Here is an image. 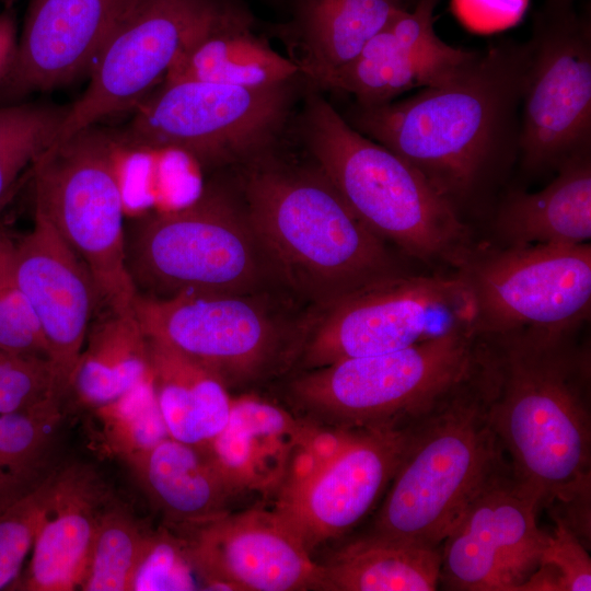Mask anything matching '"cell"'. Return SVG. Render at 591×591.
Instances as JSON below:
<instances>
[{
    "instance_id": "obj_32",
    "label": "cell",
    "mask_w": 591,
    "mask_h": 591,
    "mask_svg": "<svg viewBox=\"0 0 591 591\" xmlns=\"http://www.w3.org/2000/svg\"><path fill=\"white\" fill-rule=\"evenodd\" d=\"M68 111L47 103L0 106V207L23 171L54 143Z\"/></svg>"
},
{
    "instance_id": "obj_39",
    "label": "cell",
    "mask_w": 591,
    "mask_h": 591,
    "mask_svg": "<svg viewBox=\"0 0 591 591\" xmlns=\"http://www.w3.org/2000/svg\"><path fill=\"white\" fill-rule=\"evenodd\" d=\"M529 0H452L454 13L474 30H496L514 24Z\"/></svg>"
},
{
    "instance_id": "obj_1",
    "label": "cell",
    "mask_w": 591,
    "mask_h": 591,
    "mask_svg": "<svg viewBox=\"0 0 591 591\" xmlns=\"http://www.w3.org/2000/svg\"><path fill=\"white\" fill-rule=\"evenodd\" d=\"M586 327L526 328L483 338L487 413L514 477L590 537V348ZM558 514V513H557Z\"/></svg>"
},
{
    "instance_id": "obj_29",
    "label": "cell",
    "mask_w": 591,
    "mask_h": 591,
    "mask_svg": "<svg viewBox=\"0 0 591 591\" xmlns=\"http://www.w3.org/2000/svg\"><path fill=\"white\" fill-rule=\"evenodd\" d=\"M441 554L433 547L374 533L348 543L324 563L328 591H433Z\"/></svg>"
},
{
    "instance_id": "obj_31",
    "label": "cell",
    "mask_w": 591,
    "mask_h": 591,
    "mask_svg": "<svg viewBox=\"0 0 591 591\" xmlns=\"http://www.w3.org/2000/svg\"><path fill=\"white\" fill-rule=\"evenodd\" d=\"M97 426V442L111 456L126 462L169 438L151 373L119 397L91 409Z\"/></svg>"
},
{
    "instance_id": "obj_5",
    "label": "cell",
    "mask_w": 591,
    "mask_h": 591,
    "mask_svg": "<svg viewBox=\"0 0 591 591\" xmlns=\"http://www.w3.org/2000/svg\"><path fill=\"white\" fill-rule=\"evenodd\" d=\"M508 465L478 360L471 378L414 419L371 533L440 547L471 500Z\"/></svg>"
},
{
    "instance_id": "obj_42",
    "label": "cell",
    "mask_w": 591,
    "mask_h": 591,
    "mask_svg": "<svg viewBox=\"0 0 591 591\" xmlns=\"http://www.w3.org/2000/svg\"><path fill=\"white\" fill-rule=\"evenodd\" d=\"M577 0H545L542 11L547 13H564L573 10Z\"/></svg>"
},
{
    "instance_id": "obj_43",
    "label": "cell",
    "mask_w": 591,
    "mask_h": 591,
    "mask_svg": "<svg viewBox=\"0 0 591 591\" xmlns=\"http://www.w3.org/2000/svg\"><path fill=\"white\" fill-rule=\"evenodd\" d=\"M401 3L406 8V9H410L412 7H414V4L418 1V0H399Z\"/></svg>"
},
{
    "instance_id": "obj_18",
    "label": "cell",
    "mask_w": 591,
    "mask_h": 591,
    "mask_svg": "<svg viewBox=\"0 0 591 591\" xmlns=\"http://www.w3.org/2000/svg\"><path fill=\"white\" fill-rule=\"evenodd\" d=\"M14 263L65 402L90 324L101 309L99 290L84 263L37 211L32 229L14 240Z\"/></svg>"
},
{
    "instance_id": "obj_30",
    "label": "cell",
    "mask_w": 591,
    "mask_h": 591,
    "mask_svg": "<svg viewBox=\"0 0 591 591\" xmlns=\"http://www.w3.org/2000/svg\"><path fill=\"white\" fill-rule=\"evenodd\" d=\"M149 531L126 505L115 498L100 522L79 589L130 591Z\"/></svg>"
},
{
    "instance_id": "obj_21",
    "label": "cell",
    "mask_w": 591,
    "mask_h": 591,
    "mask_svg": "<svg viewBox=\"0 0 591 591\" xmlns=\"http://www.w3.org/2000/svg\"><path fill=\"white\" fill-rule=\"evenodd\" d=\"M113 490L91 465L55 468L53 490L39 523L20 590L71 591L80 588Z\"/></svg>"
},
{
    "instance_id": "obj_11",
    "label": "cell",
    "mask_w": 591,
    "mask_h": 591,
    "mask_svg": "<svg viewBox=\"0 0 591 591\" xmlns=\"http://www.w3.org/2000/svg\"><path fill=\"white\" fill-rule=\"evenodd\" d=\"M324 310L303 351V363L310 370L472 328L475 316L473 297L456 271L393 276Z\"/></svg>"
},
{
    "instance_id": "obj_4",
    "label": "cell",
    "mask_w": 591,
    "mask_h": 591,
    "mask_svg": "<svg viewBox=\"0 0 591 591\" xmlns=\"http://www.w3.org/2000/svg\"><path fill=\"white\" fill-rule=\"evenodd\" d=\"M291 130L354 215L407 257L455 271L477 245L459 211L413 165L351 127L322 90L309 84Z\"/></svg>"
},
{
    "instance_id": "obj_16",
    "label": "cell",
    "mask_w": 591,
    "mask_h": 591,
    "mask_svg": "<svg viewBox=\"0 0 591 591\" xmlns=\"http://www.w3.org/2000/svg\"><path fill=\"white\" fill-rule=\"evenodd\" d=\"M413 421L359 429L340 453L309 477L279 488L274 511L310 554L370 511L401 463Z\"/></svg>"
},
{
    "instance_id": "obj_22",
    "label": "cell",
    "mask_w": 591,
    "mask_h": 591,
    "mask_svg": "<svg viewBox=\"0 0 591 591\" xmlns=\"http://www.w3.org/2000/svg\"><path fill=\"white\" fill-rule=\"evenodd\" d=\"M317 425L255 396L232 398L228 422L205 447L232 493L279 489L296 451Z\"/></svg>"
},
{
    "instance_id": "obj_34",
    "label": "cell",
    "mask_w": 591,
    "mask_h": 591,
    "mask_svg": "<svg viewBox=\"0 0 591 591\" xmlns=\"http://www.w3.org/2000/svg\"><path fill=\"white\" fill-rule=\"evenodd\" d=\"M55 468L0 511V590L13 584L33 547L49 501Z\"/></svg>"
},
{
    "instance_id": "obj_15",
    "label": "cell",
    "mask_w": 591,
    "mask_h": 591,
    "mask_svg": "<svg viewBox=\"0 0 591 591\" xmlns=\"http://www.w3.org/2000/svg\"><path fill=\"white\" fill-rule=\"evenodd\" d=\"M536 496L510 465L489 479L440 545L441 583L459 591H519L535 571L548 534Z\"/></svg>"
},
{
    "instance_id": "obj_33",
    "label": "cell",
    "mask_w": 591,
    "mask_h": 591,
    "mask_svg": "<svg viewBox=\"0 0 591 591\" xmlns=\"http://www.w3.org/2000/svg\"><path fill=\"white\" fill-rule=\"evenodd\" d=\"M61 417V404L0 414V473L26 484L39 480Z\"/></svg>"
},
{
    "instance_id": "obj_28",
    "label": "cell",
    "mask_w": 591,
    "mask_h": 591,
    "mask_svg": "<svg viewBox=\"0 0 591 591\" xmlns=\"http://www.w3.org/2000/svg\"><path fill=\"white\" fill-rule=\"evenodd\" d=\"M149 376L148 340L134 310L101 309L90 324L67 397L93 409Z\"/></svg>"
},
{
    "instance_id": "obj_27",
    "label": "cell",
    "mask_w": 591,
    "mask_h": 591,
    "mask_svg": "<svg viewBox=\"0 0 591 591\" xmlns=\"http://www.w3.org/2000/svg\"><path fill=\"white\" fill-rule=\"evenodd\" d=\"M147 340L151 380L169 436L205 447L228 422L232 406L228 387L169 344L150 336Z\"/></svg>"
},
{
    "instance_id": "obj_2",
    "label": "cell",
    "mask_w": 591,
    "mask_h": 591,
    "mask_svg": "<svg viewBox=\"0 0 591 591\" xmlns=\"http://www.w3.org/2000/svg\"><path fill=\"white\" fill-rule=\"evenodd\" d=\"M531 56V39H502L439 85L380 105L354 103L341 115L413 165L463 217L519 159Z\"/></svg>"
},
{
    "instance_id": "obj_7",
    "label": "cell",
    "mask_w": 591,
    "mask_h": 591,
    "mask_svg": "<svg viewBox=\"0 0 591 591\" xmlns=\"http://www.w3.org/2000/svg\"><path fill=\"white\" fill-rule=\"evenodd\" d=\"M309 84L302 74L263 88L162 81L134 108L121 140L207 169H240L276 152Z\"/></svg>"
},
{
    "instance_id": "obj_14",
    "label": "cell",
    "mask_w": 591,
    "mask_h": 591,
    "mask_svg": "<svg viewBox=\"0 0 591 591\" xmlns=\"http://www.w3.org/2000/svg\"><path fill=\"white\" fill-rule=\"evenodd\" d=\"M132 309L147 336L202 364L228 389L269 375L286 356L278 329L251 296L136 293Z\"/></svg>"
},
{
    "instance_id": "obj_36",
    "label": "cell",
    "mask_w": 591,
    "mask_h": 591,
    "mask_svg": "<svg viewBox=\"0 0 591 591\" xmlns=\"http://www.w3.org/2000/svg\"><path fill=\"white\" fill-rule=\"evenodd\" d=\"M538 566L519 591H590L591 559L580 536L557 513Z\"/></svg>"
},
{
    "instance_id": "obj_10",
    "label": "cell",
    "mask_w": 591,
    "mask_h": 591,
    "mask_svg": "<svg viewBox=\"0 0 591 591\" xmlns=\"http://www.w3.org/2000/svg\"><path fill=\"white\" fill-rule=\"evenodd\" d=\"M475 305L473 331L583 326L591 315V244L477 243L455 270Z\"/></svg>"
},
{
    "instance_id": "obj_9",
    "label": "cell",
    "mask_w": 591,
    "mask_h": 591,
    "mask_svg": "<svg viewBox=\"0 0 591 591\" xmlns=\"http://www.w3.org/2000/svg\"><path fill=\"white\" fill-rule=\"evenodd\" d=\"M115 141L94 126L51 144L33 164L34 211L89 269L101 309L132 311Z\"/></svg>"
},
{
    "instance_id": "obj_6",
    "label": "cell",
    "mask_w": 591,
    "mask_h": 591,
    "mask_svg": "<svg viewBox=\"0 0 591 591\" xmlns=\"http://www.w3.org/2000/svg\"><path fill=\"white\" fill-rule=\"evenodd\" d=\"M125 259L136 293L252 296L267 260L250 224L237 177L210 179L187 205L125 224Z\"/></svg>"
},
{
    "instance_id": "obj_35",
    "label": "cell",
    "mask_w": 591,
    "mask_h": 591,
    "mask_svg": "<svg viewBox=\"0 0 591 591\" xmlns=\"http://www.w3.org/2000/svg\"><path fill=\"white\" fill-rule=\"evenodd\" d=\"M198 581L185 537L166 525L150 529L130 591L197 590Z\"/></svg>"
},
{
    "instance_id": "obj_38",
    "label": "cell",
    "mask_w": 591,
    "mask_h": 591,
    "mask_svg": "<svg viewBox=\"0 0 591 591\" xmlns=\"http://www.w3.org/2000/svg\"><path fill=\"white\" fill-rule=\"evenodd\" d=\"M63 404L54 369L44 357L0 350V414Z\"/></svg>"
},
{
    "instance_id": "obj_8",
    "label": "cell",
    "mask_w": 591,
    "mask_h": 591,
    "mask_svg": "<svg viewBox=\"0 0 591 591\" xmlns=\"http://www.w3.org/2000/svg\"><path fill=\"white\" fill-rule=\"evenodd\" d=\"M482 344L471 327L456 328L396 351L311 369L292 382L291 394L328 426L407 424L472 376Z\"/></svg>"
},
{
    "instance_id": "obj_41",
    "label": "cell",
    "mask_w": 591,
    "mask_h": 591,
    "mask_svg": "<svg viewBox=\"0 0 591 591\" xmlns=\"http://www.w3.org/2000/svg\"><path fill=\"white\" fill-rule=\"evenodd\" d=\"M33 485L25 484L0 473V511Z\"/></svg>"
},
{
    "instance_id": "obj_24",
    "label": "cell",
    "mask_w": 591,
    "mask_h": 591,
    "mask_svg": "<svg viewBox=\"0 0 591 591\" xmlns=\"http://www.w3.org/2000/svg\"><path fill=\"white\" fill-rule=\"evenodd\" d=\"M498 246L580 244L591 237V152L576 155L542 189H507L495 208Z\"/></svg>"
},
{
    "instance_id": "obj_3",
    "label": "cell",
    "mask_w": 591,
    "mask_h": 591,
    "mask_svg": "<svg viewBox=\"0 0 591 591\" xmlns=\"http://www.w3.org/2000/svg\"><path fill=\"white\" fill-rule=\"evenodd\" d=\"M275 153L240 167L237 181L267 263L298 293L325 309L408 273L315 165H287Z\"/></svg>"
},
{
    "instance_id": "obj_26",
    "label": "cell",
    "mask_w": 591,
    "mask_h": 591,
    "mask_svg": "<svg viewBox=\"0 0 591 591\" xmlns=\"http://www.w3.org/2000/svg\"><path fill=\"white\" fill-rule=\"evenodd\" d=\"M254 19L237 1L176 58L163 81H202L263 88L289 81L298 67L253 31Z\"/></svg>"
},
{
    "instance_id": "obj_37",
    "label": "cell",
    "mask_w": 591,
    "mask_h": 591,
    "mask_svg": "<svg viewBox=\"0 0 591 591\" xmlns=\"http://www.w3.org/2000/svg\"><path fill=\"white\" fill-rule=\"evenodd\" d=\"M0 350L48 359L45 341L16 279L14 240L1 228Z\"/></svg>"
},
{
    "instance_id": "obj_19",
    "label": "cell",
    "mask_w": 591,
    "mask_h": 591,
    "mask_svg": "<svg viewBox=\"0 0 591 591\" xmlns=\"http://www.w3.org/2000/svg\"><path fill=\"white\" fill-rule=\"evenodd\" d=\"M440 0H418L396 12L387 24L340 68L327 90L351 94L355 103L373 106L401 94L439 85L454 77L475 55L444 43L433 28Z\"/></svg>"
},
{
    "instance_id": "obj_12",
    "label": "cell",
    "mask_w": 591,
    "mask_h": 591,
    "mask_svg": "<svg viewBox=\"0 0 591 591\" xmlns=\"http://www.w3.org/2000/svg\"><path fill=\"white\" fill-rule=\"evenodd\" d=\"M236 2L131 0L97 54L86 89L69 105L54 143L134 109L179 54Z\"/></svg>"
},
{
    "instance_id": "obj_25",
    "label": "cell",
    "mask_w": 591,
    "mask_h": 591,
    "mask_svg": "<svg viewBox=\"0 0 591 591\" xmlns=\"http://www.w3.org/2000/svg\"><path fill=\"white\" fill-rule=\"evenodd\" d=\"M125 463L165 525L179 534L229 512L235 497L202 448L171 437Z\"/></svg>"
},
{
    "instance_id": "obj_17",
    "label": "cell",
    "mask_w": 591,
    "mask_h": 591,
    "mask_svg": "<svg viewBox=\"0 0 591 591\" xmlns=\"http://www.w3.org/2000/svg\"><path fill=\"white\" fill-rule=\"evenodd\" d=\"M181 535L204 589L325 590L323 566L274 510L227 512Z\"/></svg>"
},
{
    "instance_id": "obj_20",
    "label": "cell",
    "mask_w": 591,
    "mask_h": 591,
    "mask_svg": "<svg viewBox=\"0 0 591 591\" xmlns=\"http://www.w3.org/2000/svg\"><path fill=\"white\" fill-rule=\"evenodd\" d=\"M130 1L30 0L4 92L47 91L90 71Z\"/></svg>"
},
{
    "instance_id": "obj_23",
    "label": "cell",
    "mask_w": 591,
    "mask_h": 591,
    "mask_svg": "<svg viewBox=\"0 0 591 591\" xmlns=\"http://www.w3.org/2000/svg\"><path fill=\"white\" fill-rule=\"evenodd\" d=\"M402 9L399 0H289V16L275 32L308 82L327 90L335 73Z\"/></svg>"
},
{
    "instance_id": "obj_40",
    "label": "cell",
    "mask_w": 591,
    "mask_h": 591,
    "mask_svg": "<svg viewBox=\"0 0 591 591\" xmlns=\"http://www.w3.org/2000/svg\"><path fill=\"white\" fill-rule=\"evenodd\" d=\"M18 46V27L11 11L0 14V83L8 76L13 63Z\"/></svg>"
},
{
    "instance_id": "obj_13",
    "label": "cell",
    "mask_w": 591,
    "mask_h": 591,
    "mask_svg": "<svg viewBox=\"0 0 591 591\" xmlns=\"http://www.w3.org/2000/svg\"><path fill=\"white\" fill-rule=\"evenodd\" d=\"M521 104L519 160L529 176L591 152V22L538 11Z\"/></svg>"
},
{
    "instance_id": "obj_44",
    "label": "cell",
    "mask_w": 591,
    "mask_h": 591,
    "mask_svg": "<svg viewBox=\"0 0 591 591\" xmlns=\"http://www.w3.org/2000/svg\"><path fill=\"white\" fill-rule=\"evenodd\" d=\"M13 1H14V0H7L8 3H11V2H13Z\"/></svg>"
}]
</instances>
